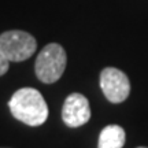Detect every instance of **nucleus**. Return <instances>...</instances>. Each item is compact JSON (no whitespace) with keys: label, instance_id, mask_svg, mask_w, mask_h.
<instances>
[{"label":"nucleus","instance_id":"obj_8","mask_svg":"<svg viewBox=\"0 0 148 148\" xmlns=\"http://www.w3.org/2000/svg\"><path fill=\"white\" fill-rule=\"evenodd\" d=\"M138 148H147V147H138Z\"/></svg>","mask_w":148,"mask_h":148},{"label":"nucleus","instance_id":"obj_1","mask_svg":"<svg viewBox=\"0 0 148 148\" xmlns=\"http://www.w3.org/2000/svg\"><path fill=\"white\" fill-rule=\"evenodd\" d=\"M11 114L27 126H40L48 118V106L34 88H21L8 101Z\"/></svg>","mask_w":148,"mask_h":148},{"label":"nucleus","instance_id":"obj_3","mask_svg":"<svg viewBox=\"0 0 148 148\" xmlns=\"http://www.w3.org/2000/svg\"><path fill=\"white\" fill-rule=\"evenodd\" d=\"M36 38L23 30H8L0 34V52L10 62L26 60L36 52Z\"/></svg>","mask_w":148,"mask_h":148},{"label":"nucleus","instance_id":"obj_6","mask_svg":"<svg viewBox=\"0 0 148 148\" xmlns=\"http://www.w3.org/2000/svg\"><path fill=\"white\" fill-rule=\"evenodd\" d=\"M126 134L119 125H108L100 132L97 148H122Z\"/></svg>","mask_w":148,"mask_h":148},{"label":"nucleus","instance_id":"obj_4","mask_svg":"<svg viewBox=\"0 0 148 148\" xmlns=\"http://www.w3.org/2000/svg\"><path fill=\"white\" fill-rule=\"evenodd\" d=\"M100 88L107 100L111 103H122L130 92V82L123 71L115 67H106L100 73Z\"/></svg>","mask_w":148,"mask_h":148},{"label":"nucleus","instance_id":"obj_7","mask_svg":"<svg viewBox=\"0 0 148 148\" xmlns=\"http://www.w3.org/2000/svg\"><path fill=\"white\" fill-rule=\"evenodd\" d=\"M8 66H10V60L5 58L3 53L0 52V75H3V74L7 73Z\"/></svg>","mask_w":148,"mask_h":148},{"label":"nucleus","instance_id":"obj_5","mask_svg":"<svg viewBox=\"0 0 148 148\" xmlns=\"http://www.w3.org/2000/svg\"><path fill=\"white\" fill-rule=\"evenodd\" d=\"M62 119L69 127H78L90 119L89 101L81 93H71L66 97L62 108Z\"/></svg>","mask_w":148,"mask_h":148},{"label":"nucleus","instance_id":"obj_2","mask_svg":"<svg viewBox=\"0 0 148 148\" xmlns=\"http://www.w3.org/2000/svg\"><path fill=\"white\" fill-rule=\"evenodd\" d=\"M67 63V56L63 47L56 42H51L41 49L36 59V75L44 84H53L56 82Z\"/></svg>","mask_w":148,"mask_h":148}]
</instances>
